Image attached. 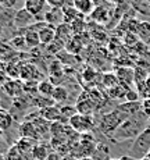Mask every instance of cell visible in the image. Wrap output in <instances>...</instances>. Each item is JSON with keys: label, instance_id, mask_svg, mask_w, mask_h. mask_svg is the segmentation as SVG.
I'll return each mask as SVG.
<instances>
[{"label": "cell", "instance_id": "obj_4", "mask_svg": "<svg viewBox=\"0 0 150 160\" xmlns=\"http://www.w3.org/2000/svg\"><path fill=\"white\" fill-rule=\"evenodd\" d=\"M68 125L72 128L75 132L81 134H86L90 132L94 128V120L93 116H88V114H81V113H76L75 116H72L68 120Z\"/></svg>", "mask_w": 150, "mask_h": 160}, {"label": "cell", "instance_id": "obj_48", "mask_svg": "<svg viewBox=\"0 0 150 160\" xmlns=\"http://www.w3.org/2000/svg\"><path fill=\"white\" fill-rule=\"evenodd\" d=\"M110 160H120V159H110Z\"/></svg>", "mask_w": 150, "mask_h": 160}, {"label": "cell", "instance_id": "obj_20", "mask_svg": "<svg viewBox=\"0 0 150 160\" xmlns=\"http://www.w3.org/2000/svg\"><path fill=\"white\" fill-rule=\"evenodd\" d=\"M68 96H70V92L68 89L65 87H63V85H57L56 88H54V92L53 95H51V99L54 100V103L56 104H65V102L68 100Z\"/></svg>", "mask_w": 150, "mask_h": 160}, {"label": "cell", "instance_id": "obj_2", "mask_svg": "<svg viewBox=\"0 0 150 160\" xmlns=\"http://www.w3.org/2000/svg\"><path fill=\"white\" fill-rule=\"evenodd\" d=\"M125 120H128V117L125 116L117 106L114 110H111V112H109V113H104V114L100 117L99 131L102 132V134H104L106 137L110 138Z\"/></svg>", "mask_w": 150, "mask_h": 160}, {"label": "cell", "instance_id": "obj_30", "mask_svg": "<svg viewBox=\"0 0 150 160\" xmlns=\"http://www.w3.org/2000/svg\"><path fill=\"white\" fill-rule=\"evenodd\" d=\"M102 84L103 87L107 88V89H111L114 87H117L120 82H118V78H117V74L114 72H104L102 75Z\"/></svg>", "mask_w": 150, "mask_h": 160}, {"label": "cell", "instance_id": "obj_1", "mask_svg": "<svg viewBox=\"0 0 150 160\" xmlns=\"http://www.w3.org/2000/svg\"><path fill=\"white\" fill-rule=\"evenodd\" d=\"M148 127H149V117L145 116L140 112V113H138L136 116H132L128 120H125L110 138H111L114 142L135 139V138L139 137Z\"/></svg>", "mask_w": 150, "mask_h": 160}, {"label": "cell", "instance_id": "obj_9", "mask_svg": "<svg viewBox=\"0 0 150 160\" xmlns=\"http://www.w3.org/2000/svg\"><path fill=\"white\" fill-rule=\"evenodd\" d=\"M2 89L11 99H17V98L25 95L24 93V81L22 79H8L7 82L2 84Z\"/></svg>", "mask_w": 150, "mask_h": 160}, {"label": "cell", "instance_id": "obj_7", "mask_svg": "<svg viewBox=\"0 0 150 160\" xmlns=\"http://www.w3.org/2000/svg\"><path fill=\"white\" fill-rule=\"evenodd\" d=\"M24 7L36 18V21H45L43 14L49 7L46 0H24Z\"/></svg>", "mask_w": 150, "mask_h": 160}, {"label": "cell", "instance_id": "obj_10", "mask_svg": "<svg viewBox=\"0 0 150 160\" xmlns=\"http://www.w3.org/2000/svg\"><path fill=\"white\" fill-rule=\"evenodd\" d=\"M47 75H49L47 79H50L56 87L57 85H61V81L65 78V70L63 67V63L60 60L51 61L47 67Z\"/></svg>", "mask_w": 150, "mask_h": 160}, {"label": "cell", "instance_id": "obj_29", "mask_svg": "<svg viewBox=\"0 0 150 160\" xmlns=\"http://www.w3.org/2000/svg\"><path fill=\"white\" fill-rule=\"evenodd\" d=\"M132 7L142 15L150 17V0H133Z\"/></svg>", "mask_w": 150, "mask_h": 160}, {"label": "cell", "instance_id": "obj_25", "mask_svg": "<svg viewBox=\"0 0 150 160\" xmlns=\"http://www.w3.org/2000/svg\"><path fill=\"white\" fill-rule=\"evenodd\" d=\"M54 88H56V85L53 84V82L50 81V79H42L41 82H39L38 85V93L42 95V96H49L51 98V95H53L54 92Z\"/></svg>", "mask_w": 150, "mask_h": 160}, {"label": "cell", "instance_id": "obj_27", "mask_svg": "<svg viewBox=\"0 0 150 160\" xmlns=\"http://www.w3.org/2000/svg\"><path fill=\"white\" fill-rule=\"evenodd\" d=\"M61 10H63V14H64V22L67 24H71L72 21L76 20L81 15L79 11L74 7V4H65Z\"/></svg>", "mask_w": 150, "mask_h": 160}, {"label": "cell", "instance_id": "obj_43", "mask_svg": "<svg viewBox=\"0 0 150 160\" xmlns=\"http://www.w3.org/2000/svg\"><path fill=\"white\" fill-rule=\"evenodd\" d=\"M78 160H96V159L92 158V156H85V158H81V159H78Z\"/></svg>", "mask_w": 150, "mask_h": 160}, {"label": "cell", "instance_id": "obj_31", "mask_svg": "<svg viewBox=\"0 0 150 160\" xmlns=\"http://www.w3.org/2000/svg\"><path fill=\"white\" fill-rule=\"evenodd\" d=\"M127 91L128 89H125L122 85L118 84L117 87H114L111 89H107V96L111 98V99H125V96H127Z\"/></svg>", "mask_w": 150, "mask_h": 160}, {"label": "cell", "instance_id": "obj_36", "mask_svg": "<svg viewBox=\"0 0 150 160\" xmlns=\"http://www.w3.org/2000/svg\"><path fill=\"white\" fill-rule=\"evenodd\" d=\"M8 79H11L7 74V61L0 60V84H4Z\"/></svg>", "mask_w": 150, "mask_h": 160}, {"label": "cell", "instance_id": "obj_28", "mask_svg": "<svg viewBox=\"0 0 150 160\" xmlns=\"http://www.w3.org/2000/svg\"><path fill=\"white\" fill-rule=\"evenodd\" d=\"M8 43L11 45V48H13L14 50L20 52V53L28 49V46H27V41H25V36H24V35H14L13 38L8 39Z\"/></svg>", "mask_w": 150, "mask_h": 160}, {"label": "cell", "instance_id": "obj_18", "mask_svg": "<svg viewBox=\"0 0 150 160\" xmlns=\"http://www.w3.org/2000/svg\"><path fill=\"white\" fill-rule=\"evenodd\" d=\"M72 36H74V32H72V28L70 24L63 22L56 27V39H59V41L64 42V43L67 45V42H68Z\"/></svg>", "mask_w": 150, "mask_h": 160}, {"label": "cell", "instance_id": "obj_17", "mask_svg": "<svg viewBox=\"0 0 150 160\" xmlns=\"http://www.w3.org/2000/svg\"><path fill=\"white\" fill-rule=\"evenodd\" d=\"M53 152L51 145H46L45 142H38L32 149V159L35 160H45L50 153Z\"/></svg>", "mask_w": 150, "mask_h": 160}, {"label": "cell", "instance_id": "obj_22", "mask_svg": "<svg viewBox=\"0 0 150 160\" xmlns=\"http://www.w3.org/2000/svg\"><path fill=\"white\" fill-rule=\"evenodd\" d=\"M14 122V116L7 109H0V130L3 132L8 131Z\"/></svg>", "mask_w": 150, "mask_h": 160}, {"label": "cell", "instance_id": "obj_45", "mask_svg": "<svg viewBox=\"0 0 150 160\" xmlns=\"http://www.w3.org/2000/svg\"><path fill=\"white\" fill-rule=\"evenodd\" d=\"M146 158H148V159H150V152L148 153V156H146Z\"/></svg>", "mask_w": 150, "mask_h": 160}, {"label": "cell", "instance_id": "obj_38", "mask_svg": "<svg viewBox=\"0 0 150 160\" xmlns=\"http://www.w3.org/2000/svg\"><path fill=\"white\" fill-rule=\"evenodd\" d=\"M49 7H56V8H63L67 4V0H46Z\"/></svg>", "mask_w": 150, "mask_h": 160}, {"label": "cell", "instance_id": "obj_33", "mask_svg": "<svg viewBox=\"0 0 150 160\" xmlns=\"http://www.w3.org/2000/svg\"><path fill=\"white\" fill-rule=\"evenodd\" d=\"M41 81H24V93L33 98L38 93V85Z\"/></svg>", "mask_w": 150, "mask_h": 160}, {"label": "cell", "instance_id": "obj_32", "mask_svg": "<svg viewBox=\"0 0 150 160\" xmlns=\"http://www.w3.org/2000/svg\"><path fill=\"white\" fill-rule=\"evenodd\" d=\"M60 110H61V117H63L64 120H70L72 116H75L76 113H78L75 104H61Z\"/></svg>", "mask_w": 150, "mask_h": 160}, {"label": "cell", "instance_id": "obj_11", "mask_svg": "<svg viewBox=\"0 0 150 160\" xmlns=\"http://www.w3.org/2000/svg\"><path fill=\"white\" fill-rule=\"evenodd\" d=\"M117 78L120 85H122L125 89H132L135 85V68L131 67H120L117 68Z\"/></svg>", "mask_w": 150, "mask_h": 160}, {"label": "cell", "instance_id": "obj_12", "mask_svg": "<svg viewBox=\"0 0 150 160\" xmlns=\"http://www.w3.org/2000/svg\"><path fill=\"white\" fill-rule=\"evenodd\" d=\"M113 8H114V6H96L93 13L90 14L92 21L100 24V25L107 24L113 15Z\"/></svg>", "mask_w": 150, "mask_h": 160}, {"label": "cell", "instance_id": "obj_46", "mask_svg": "<svg viewBox=\"0 0 150 160\" xmlns=\"http://www.w3.org/2000/svg\"><path fill=\"white\" fill-rule=\"evenodd\" d=\"M0 109H2V99H0Z\"/></svg>", "mask_w": 150, "mask_h": 160}, {"label": "cell", "instance_id": "obj_5", "mask_svg": "<svg viewBox=\"0 0 150 160\" xmlns=\"http://www.w3.org/2000/svg\"><path fill=\"white\" fill-rule=\"evenodd\" d=\"M20 79H22V81H42L45 78L36 64H33L32 61H21Z\"/></svg>", "mask_w": 150, "mask_h": 160}, {"label": "cell", "instance_id": "obj_24", "mask_svg": "<svg viewBox=\"0 0 150 160\" xmlns=\"http://www.w3.org/2000/svg\"><path fill=\"white\" fill-rule=\"evenodd\" d=\"M24 36H25L27 46L28 49H35L41 46V39H39V32L36 31H29V29H24Z\"/></svg>", "mask_w": 150, "mask_h": 160}, {"label": "cell", "instance_id": "obj_42", "mask_svg": "<svg viewBox=\"0 0 150 160\" xmlns=\"http://www.w3.org/2000/svg\"><path fill=\"white\" fill-rule=\"evenodd\" d=\"M110 3H111L113 6H120V4H124V3H127V0H109Z\"/></svg>", "mask_w": 150, "mask_h": 160}, {"label": "cell", "instance_id": "obj_26", "mask_svg": "<svg viewBox=\"0 0 150 160\" xmlns=\"http://www.w3.org/2000/svg\"><path fill=\"white\" fill-rule=\"evenodd\" d=\"M70 25H71L74 35H79V33L86 32V29H88V21L85 20V15L81 14L78 18H76V20L72 21Z\"/></svg>", "mask_w": 150, "mask_h": 160}, {"label": "cell", "instance_id": "obj_15", "mask_svg": "<svg viewBox=\"0 0 150 160\" xmlns=\"http://www.w3.org/2000/svg\"><path fill=\"white\" fill-rule=\"evenodd\" d=\"M39 116L43 117L45 120H47L49 122H56L60 121L61 117V110H60V104H53V106L45 107V109L39 110Z\"/></svg>", "mask_w": 150, "mask_h": 160}, {"label": "cell", "instance_id": "obj_47", "mask_svg": "<svg viewBox=\"0 0 150 160\" xmlns=\"http://www.w3.org/2000/svg\"><path fill=\"white\" fill-rule=\"evenodd\" d=\"M149 128H150V117H149Z\"/></svg>", "mask_w": 150, "mask_h": 160}, {"label": "cell", "instance_id": "obj_49", "mask_svg": "<svg viewBox=\"0 0 150 160\" xmlns=\"http://www.w3.org/2000/svg\"><path fill=\"white\" fill-rule=\"evenodd\" d=\"M131 2H133V0H131Z\"/></svg>", "mask_w": 150, "mask_h": 160}, {"label": "cell", "instance_id": "obj_19", "mask_svg": "<svg viewBox=\"0 0 150 160\" xmlns=\"http://www.w3.org/2000/svg\"><path fill=\"white\" fill-rule=\"evenodd\" d=\"M74 7L79 11V14L86 17V15H90L93 13L96 4L93 0H74Z\"/></svg>", "mask_w": 150, "mask_h": 160}, {"label": "cell", "instance_id": "obj_16", "mask_svg": "<svg viewBox=\"0 0 150 160\" xmlns=\"http://www.w3.org/2000/svg\"><path fill=\"white\" fill-rule=\"evenodd\" d=\"M39 39H41V45L47 48L56 41V27L54 25H46L45 28L39 31Z\"/></svg>", "mask_w": 150, "mask_h": 160}, {"label": "cell", "instance_id": "obj_37", "mask_svg": "<svg viewBox=\"0 0 150 160\" xmlns=\"http://www.w3.org/2000/svg\"><path fill=\"white\" fill-rule=\"evenodd\" d=\"M140 95L139 92L135 91V89H128L127 91V96H125V102H139Z\"/></svg>", "mask_w": 150, "mask_h": 160}, {"label": "cell", "instance_id": "obj_41", "mask_svg": "<svg viewBox=\"0 0 150 160\" xmlns=\"http://www.w3.org/2000/svg\"><path fill=\"white\" fill-rule=\"evenodd\" d=\"M45 160H63V156H61V153L54 152V150H53V152H51Z\"/></svg>", "mask_w": 150, "mask_h": 160}, {"label": "cell", "instance_id": "obj_8", "mask_svg": "<svg viewBox=\"0 0 150 160\" xmlns=\"http://www.w3.org/2000/svg\"><path fill=\"white\" fill-rule=\"evenodd\" d=\"M35 21H36V18L25 7L20 8V10H15V15H14V28L15 29H25L32 25Z\"/></svg>", "mask_w": 150, "mask_h": 160}, {"label": "cell", "instance_id": "obj_44", "mask_svg": "<svg viewBox=\"0 0 150 160\" xmlns=\"http://www.w3.org/2000/svg\"><path fill=\"white\" fill-rule=\"evenodd\" d=\"M3 33H4V28H3V25L0 24V38L3 36Z\"/></svg>", "mask_w": 150, "mask_h": 160}, {"label": "cell", "instance_id": "obj_23", "mask_svg": "<svg viewBox=\"0 0 150 160\" xmlns=\"http://www.w3.org/2000/svg\"><path fill=\"white\" fill-rule=\"evenodd\" d=\"M93 27H94V29H89L90 38L94 39L96 42H103V43H104L107 39H109V35H107L106 29L103 28L100 24L94 22V21H93Z\"/></svg>", "mask_w": 150, "mask_h": 160}, {"label": "cell", "instance_id": "obj_21", "mask_svg": "<svg viewBox=\"0 0 150 160\" xmlns=\"http://www.w3.org/2000/svg\"><path fill=\"white\" fill-rule=\"evenodd\" d=\"M136 35L145 45H150V22L149 21H140L136 29Z\"/></svg>", "mask_w": 150, "mask_h": 160}, {"label": "cell", "instance_id": "obj_34", "mask_svg": "<svg viewBox=\"0 0 150 160\" xmlns=\"http://www.w3.org/2000/svg\"><path fill=\"white\" fill-rule=\"evenodd\" d=\"M6 159L7 160H25V155H24L22 152H20V149L15 145H13L8 149L7 155H6Z\"/></svg>", "mask_w": 150, "mask_h": 160}, {"label": "cell", "instance_id": "obj_39", "mask_svg": "<svg viewBox=\"0 0 150 160\" xmlns=\"http://www.w3.org/2000/svg\"><path fill=\"white\" fill-rule=\"evenodd\" d=\"M142 113L145 116L150 117V98H145L142 100Z\"/></svg>", "mask_w": 150, "mask_h": 160}, {"label": "cell", "instance_id": "obj_40", "mask_svg": "<svg viewBox=\"0 0 150 160\" xmlns=\"http://www.w3.org/2000/svg\"><path fill=\"white\" fill-rule=\"evenodd\" d=\"M18 0H0V4L6 8H14Z\"/></svg>", "mask_w": 150, "mask_h": 160}, {"label": "cell", "instance_id": "obj_13", "mask_svg": "<svg viewBox=\"0 0 150 160\" xmlns=\"http://www.w3.org/2000/svg\"><path fill=\"white\" fill-rule=\"evenodd\" d=\"M18 132H20V135L22 138H29V139L33 141H42L35 124L31 120H24L20 124V127H18Z\"/></svg>", "mask_w": 150, "mask_h": 160}, {"label": "cell", "instance_id": "obj_3", "mask_svg": "<svg viewBox=\"0 0 150 160\" xmlns=\"http://www.w3.org/2000/svg\"><path fill=\"white\" fill-rule=\"evenodd\" d=\"M129 156L133 158L135 160L145 159L150 152V128L148 127L138 138L133 139L132 148L129 150Z\"/></svg>", "mask_w": 150, "mask_h": 160}, {"label": "cell", "instance_id": "obj_6", "mask_svg": "<svg viewBox=\"0 0 150 160\" xmlns=\"http://www.w3.org/2000/svg\"><path fill=\"white\" fill-rule=\"evenodd\" d=\"M75 107H76V110H78V113H81V114H88V116H92V113L97 109L96 103H94V100L90 98L88 91H84L78 96Z\"/></svg>", "mask_w": 150, "mask_h": 160}, {"label": "cell", "instance_id": "obj_35", "mask_svg": "<svg viewBox=\"0 0 150 160\" xmlns=\"http://www.w3.org/2000/svg\"><path fill=\"white\" fill-rule=\"evenodd\" d=\"M97 75H99V72H97L96 70H93L92 67H86V68H85L84 71H82V78H84L86 82L94 81Z\"/></svg>", "mask_w": 150, "mask_h": 160}, {"label": "cell", "instance_id": "obj_14", "mask_svg": "<svg viewBox=\"0 0 150 160\" xmlns=\"http://www.w3.org/2000/svg\"><path fill=\"white\" fill-rule=\"evenodd\" d=\"M43 20L45 22H47L49 25H60L64 22V14L61 8H56V7H49L43 14Z\"/></svg>", "mask_w": 150, "mask_h": 160}]
</instances>
